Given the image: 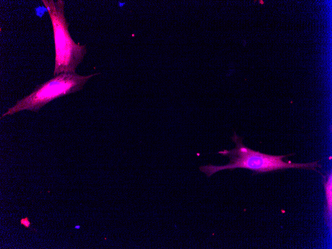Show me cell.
Returning a JSON list of instances; mask_svg holds the SVG:
<instances>
[{"label":"cell","instance_id":"obj_5","mask_svg":"<svg viewBox=\"0 0 332 249\" xmlns=\"http://www.w3.org/2000/svg\"><path fill=\"white\" fill-rule=\"evenodd\" d=\"M20 223L21 225H23L25 228H29L31 225V223L28 217L21 218L20 220Z\"/></svg>","mask_w":332,"mask_h":249},{"label":"cell","instance_id":"obj_3","mask_svg":"<svg viewBox=\"0 0 332 249\" xmlns=\"http://www.w3.org/2000/svg\"><path fill=\"white\" fill-rule=\"evenodd\" d=\"M99 73L81 76L75 73H62L38 85L29 95L18 100L4 113L0 118L27 110L35 112L46 104L61 96L82 90L88 80Z\"/></svg>","mask_w":332,"mask_h":249},{"label":"cell","instance_id":"obj_2","mask_svg":"<svg viewBox=\"0 0 332 249\" xmlns=\"http://www.w3.org/2000/svg\"><path fill=\"white\" fill-rule=\"evenodd\" d=\"M50 16L55 43V60L53 75L75 73L87 50L85 45L76 43L69 31V23L65 15V2L62 0H42Z\"/></svg>","mask_w":332,"mask_h":249},{"label":"cell","instance_id":"obj_4","mask_svg":"<svg viewBox=\"0 0 332 249\" xmlns=\"http://www.w3.org/2000/svg\"><path fill=\"white\" fill-rule=\"evenodd\" d=\"M332 173L327 177L324 176V185L326 192V208L325 211V218L328 225L331 228L332 220Z\"/></svg>","mask_w":332,"mask_h":249},{"label":"cell","instance_id":"obj_1","mask_svg":"<svg viewBox=\"0 0 332 249\" xmlns=\"http://www.w3.org/2000/svg\"><path fill=\"white\" fill-rule=\"evenodd\" d=\"M236 147L231 150H224L218 153L229 158V163L224 166H215L209 164L199 167L200 170L211 176L216 172L224 169H233L237 168H246L256 173H264L276 170L289 168H305L316 170L319 166L318 161L307 163H295L291 161L285 162L283 159L294 155L275 156L267 155L255 151L246 146L243 143V138L234 132L232 137Z\"/></svg>","mask_w":332,"mask_h":249},{"label":"cell","instance_id":"obj_6","mask_svg":"<svg viewBox=\"0 0 332 249\" xmlns=\"http://www.w3.org/2000/svg\"><path fill=\"white\" fill-rule=\"evenodd\" d=\"M76 229H80V226H76L75 227Z\"/></svg>","mask_w":332,"mask_h":249}]
</instances>
